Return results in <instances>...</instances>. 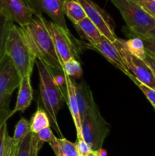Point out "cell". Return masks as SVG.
<instances>
[{
	"label": "cell",
	"mask_w": 155,
	"mask_h": 156,
	"mask_svg": "<svg viewBox=\"0 0 155 156\" xmlns=\"http://www.w3.org/2000/svg\"><path fill=\"white\" fill-rule=\"evenodd\" d=\"M30 132H31L30 127V122L24 117H21L19 121L15 126V132H14V136H12V138L14 139L15 141L20 143L23 139L27 136V135Z\"/></svg>",
	"instance_id": "cell-22"
},
{
	"label": "cell",
	"mask_w": 155,
	"mask_h": 156,
	"mask_svg": "<svg viewBox=\"0 0 155 156\" xmlns=\"http://www.w3.org/2000/svg\"><path fill=\"white\" fill-rule=\"evenodd\" d=\"M11 112L12 111H10L9 108H5L0 111V128L5 123H7V120L12 117Z\"/></svg>",
	"instance_id": "cell-33"
},
{
	"label": "cell",
	"mask_w": 155,
	"mask_h": 156,
	"mask_svg": "<svg viewBox=\"0 0 155 156\" xmlns=\"http://www.w3.org/2000/svg\"><path fill=\"white\" fill-rule=\"evenodd\" d=\"M65 77V85H66L67 92V102L69 108L70 113L72 117L74 126H75L76 132H77V140H82V132H81V117L80 111H79L78 104L77 98L75 94V86H74V81L70 76L63 73Z\"/></svg>",
	"instance_id": "cell-13"
},
{
	"label": "cell",
	"mask_w": 155,
	"mask_h": 156,
	"mask_svg": "<svg viewBox=\"0 0 155 156\" xmlns=\"http://www.w3.org/2000/svg\"><path fill=\"white\" fill-rule=\"evenodd\" d=\"M12 95H5L0 98V111L5 108H9V102L11 100Z\"/></svg>",
	"instance_id": "cell-35"
},
{
	"label": "cell",
	"mask_w": 155,
	"mask_h": 156,
	"mask_svg": "<svg viewBox=\"0 0 155 156\" xmlns=\"http://www.w3.org/2000/svg\"><path fill=\"white\" fill-rule=\"evenodd\" d=\"M63 73L70 77L80 79L83 75L81 66L78 59H71L63 65Z\"/></svg>",
	"instance_id": "cell-23"
},
{
	"label": "cell",
	"mask_w": 155,
	"mask_h": 156,
	"mask_svg": "<svg viewBox=\"0 0 155 156\" xmlns=\"http://www.w3.org/2000/svg\"><path fill=\"white\" fill-rule=\"evenodd\" d=\"M114 44L119 51L125 66L136 80L155 90V76L147 64L143 59L130 54L116 41H115Z\"/></svg>",
	"instance_id": "cell-8"
},
{
	"label": "cell",
	"mask_w": 155,
	"mask_h": 156,
	"mask_svg": "<svg viewBox=\"0 0 155 156\" xmlns=\"http://www.w3.org/2000/svg\"><path fill=\"white\" fill-rule=\"evenodd\" d=\"M115 41L119 43L130 54L144 60L146 56V51L144 49V42L141 38L133 37L128 41L117 38Z\"/></svg>",
	"instance_id": "cell-19"
},
{
	"label": "cell",
	"mask_w": 155,
	"mask_h": 156,
	"mask_svg": "<svg viewBox=\"0 0 155 156\" xmlns=\"http://www.w3.org/2000/svg\"><path fill=\"white\" fill-rule=\"evenodd\" d=\"M36 134V138H37V147L39 151L44 143H49L54 136V134L53 133V131L50 129V127H46L45 129H41L40 132Z\"/></svg>",
	"instance_id": "cell-25"
},
{
	"label": "cell",
	"mask_w": 155,
	"mask_h": 156,
	"mask_svg": "<svg viewBox=\"0 0 155 156\" xmlns=\"http://www.w3.org/2000/svg\"><path fill=\"white\" fill-rule=\"evenodd\" d=\"M74 26L79 36L83 40L88 41V44L95 45L101 41L103 35L95 24L88 17L74 24Z\"/></svg>",
	"instance_id": "cell-16"
},
{
	"label": "cell",
	"mask_w": 155,
	"mask_h": 156,
	"mask_svg": "<svg viewBox=\"0 0 155 156\" xmlns=\"http://www.w3.org/2000/svg\"><path fill=\"white\" fill-rule=\"evenodd\" d=\"M10 21L0 15V67L8 57L5 52V44Z\"/></svg>",
	"instance_id": "cell-21"
},
{
	"label": "cell",
	"mask_w": 155,
	"mask_h": 156,
	"mask_svg": "<svg viewBox=\"0 0 155 156\" xmlns=\"http://www.w3.org/2000/svg\"><path fill=\"white\" fill-rule=\"evenodd\" d=\"M122 16L128 30L135 37H144L155 26V19L140 6L137 0H110Z\"/></svg>",
	"instance_id": "cell-4"
},
{
	"label": "cell",
	"mask_w": 155,
	"mask_h": 156,
	"mask_svg": "<svg viewBox=\"0 0 155 156\" xmlns=\"http://www.w3.org/2000/svg\"><path fill=\"white\" fill-rule=\"evenodd\" d=\"M39 73L40 92L44 110L48 114L53 129L62 138V134L57 121V115L67 98L55 82L53 71L40 59H36Z\"/></svg>",
	"instance_id": "cell-2"
},
{
	"label": "cell",
	"mask_w": 155,
	"mask_h": 156,
	"mask_svg": "<svg viewBox=\"0 0 155 156\" xmlns=\"http://www.w3.org/2000/svg\"><path fill=\"white\" fill-rule=\"evenodd\" d=\"M0 15L22 27L33 20L34 14L25 0H0Z\"/></svg>",
	"instance_id": "cell-9"
},
{
	"label": "cell",
	"mask_w": 155,
	"mask_h": 156,
	"mask_svg": "<svg viewBox=\"0 0 155 156\" xmlns=\"http://www.w3.org/2000/svg\"><path fill=\"white\" fill-rule=\"evenodd\" d=\"M21 79L15 66L8 56L0 67V98L12 95V92L19 87Z\"/></svg>",
	"instance_id": "cell-12"
},
{
	"label": "cell",
	"mask_w": 155,
	"mask_h": 156,
	"mask_svg": "<svg viewBox=\"0 0 155 156\" xmlns=\"http://www.w3.org/2000/svg\"><path fill=\"white\" fill-rule=\"evenodd\" d=\"M144 42L146 53L155 58V41L145 38H141Z\"/></svg>",
	"instance_id": "cell-31"
},
{
	"label": "cell",
	"mask_w": 155,
	"mask_h": 156,
	"mask_svg": "<svg viewBox=\"0 0 155 156\" xmlns=\"http://www.w3.org/2000/svg\"><path fill=\"white\" fill-rule=\"evenodd\" d=\"M95 153L97 154V156H106V152L103 149L97 151V152H95Z\"/></svg>",
	"instance_id": "cell-37"
},
{
	"label": "cell",
	"mask_w": 155,
	"mask_h": 156,
	"mask_svg": "<svg viewBox=\"0 0 155 156\" xmlns=\"http://www.w3.org/2000/svg\"><path fill=\"white\" fill-rule=\"evenodd\" d=\"M132 82L140 88V90L142 91L143 94L145 95V97L147 98V100L150 101V103L151 104V105L153 106V109L155 110V90L152 89V88H149V87L140 83L138 80H136V79H134Z\"/></svg>",
	"instance_id": "cell-27"
},
{
	"label": "cell",
	"mask_w": 155,
	"mask_h": 156,
	"mask_svg": "<svg viewBox=\"0 0 155 156\" xmlns=\"http://www.w3.org/2000/svg\"><path fill=\"white\" fill-rule=\"evenodd\" d=\"M144 61L147 64L149 67L150 68V69L153 72V75L155 76V58L153 57L152 56L149 55L148 53H146V56L144 57Z\"/></svg>",
	"instance_id": "cell-34"
},
{
	"label": "cell",
	"mask_w": 155,
	"mask_h": 156,
	"mask_svg": "<svg viewBox=\"0 0 155 156\" xmlns=\"http://www.w3.org/2000/svg\"><path fill=\"white\" fill-rule=\"evenodd\" d=\"M74 86H75V94L78 104L79 111H80L81 117L82 118L84 114L89 110L96 106L97 104L94 101L91 88L84 81H82L79 83L74 82Z\"/></svg>",
	"instance_id": "cell-15"
},
{
	"label": "cell",
	"mask_w": 155,
	"mask_h": 156,
	"mask_svg": "<svg viewBox=\"0 0 155 156\" xmlns=\"http://www.w3.org/2000/svg\"><path fill=\"white\" fill-rule=\"evenodd\" d=\"M83 7L87 17L95 24L103 37L115 42V23L110 15L92 0H77Z\"/></svg>",
	"instance_id": "cell-7"
},
{
	"label": "cell",
	"mask_w": 155,
	"mask_h": 156,
	"mask_svg": "<svg viewBox=\"0 0 155 156\" xmlns=\"http://www.w3.org/2000/svg\"><path fill=\"white\" fill-rule=\"evenodd\" d=\"M44 24L53 40L55 50L63 69V65L71 59H79L81 46L69 30H65L53 21L43 18Z\"/></svg>",
	"instance_id": "cell-6"
},
{
	"label": "cell",
	"mask_w": 155,
	"mask_h": 156,
	"mask_svg": "<svg viewBox=\"0 0 155 156\" xmlns=\"http://www.w3.org/2000/svg\"><path fill=\"white\" fill-rule=\"evenodd\" d=\"M30 131L37 133L43 129L50 127V120L45 110L38 107L36 112L33 114L30 122Z\"/></svg>",
	"instance_id": "cell-20"
},
{
	"label": "cell",
	"mask_w": 155,
	"mask_h": 156,
	"mask_svg": "<svg viewBox=\"0 0 155 156\" xmlns=\"http://www.w3.org/2000/svg\"><path fill=\"white\" fill-rule=\"evenodd\" d=\"M64 12L73 24H77L87 18L83 7L77 0H65Z\"/></svg>",
	"instance_id": "cell-18"
},
{
	"label": "cell",
	"mask_w": 155,
	"mask_h": 156,
	"mask_svg": "<svg viewBox=\"0 0 155 156\" xmlns=\"http://www.w3.org/2000/svg\"><path fill=\"white\" fill-rule=\"evenodd\" d=\"M76 146H77L78 151L79 154L81 156H86L88 155L89 154L92 153L93 151L91 149V148L88 146L86 143V142L84 140H77L75 143Z\"/></svg>",
	"instance_id": "cell-29"
},
{
	"label": "cell",
	"mask_w": 155,
	"mask_h": 156,
	"mask_svg": "<svg viewBox=\"0 0 155 156\" xmlns=\"http://www.w3.org/2000/svg\"><path fill=\"white\" fill-rule=\"evenodd\" d=\"M139 38H145V39H150L155 41V26L145 35L144 37H141Z\"/></svg>",
	"instance_id": "cell-36"
},
{
	"label": "cell",
	"mask_w": 155,
	"mask_h": 156,
	"mask_svg": "<svg viewBox=\"0 0 155 156\" xmlns=\"http://www.w3.org/2000/svg\"><path fill=\"white\" fill-rule=\"evenodd\" d=\"M19 143L15 141L12 137L9 135L6 136L5 148L4 156H16Z\"/></svg>",
	"instance_id": "cell-26"
},
{
	"label": "cell",
	"mask_w": 155,
	"mask_h": 156,
	"mask_svg": "<svg viewBox=\"0 0 155 156\" xmlns=\"http://www.w3.org/2000/svg\"><path fill=\"white\" fill-rule=\"evenodd\" d=\"M5 52L20 77L31 75L36 58L30 50L21 27L12 21L9 25Z\"/></svg>",
	"instance_id": "cell-3"
},
{
	"label": "cell",
	"mask_w": 155,
	"mask_h": 156,
	"mask_svg": "<svg viewBox=\"0 0 155 156\" xmlns=\"http://www.w3.org/2000/svg\"><path fill=\"white\" fill-rule=\"evenodd\" d=\"M8 133L7 123H5L0 128V156H4L6 136Z\"/></svg>",
	"instance_id": "cell-30"
},
{
	"label": "cell",
	"mask_w": 155,
	"mask_h": 156,
	"mask_svg": "<svg viewBox=\"0 0 155 156\" xmlns=\"http://www.w3.org/2000/svg\"><path fill=\"white\" fill-rule=\"evenodd\" d=\"M141 8L155 19V0H137Z\"/></svg>",
	"instance_id": "cell-28"
},
{
	"label": "cell",
	"mask_w": 155,
	"mask_h": 156,
	"mask_svg": "<svg viewBox=\"0 0 155 156\" xmlns=\"http://www.w3.org/2000/svg\"><path fill=\"white\" fill-rule=\"evenodd\" d=\"M32 132H30L25 138L23 139L18 144L16 156H29L30 151Z\"/></svg>",
	"instance_id": "cell-24"
},
{
	"label": "cell",
	"mask_w": 155,
	"mask_h": 156,
	"mask_svg": "<svg viewBox=\"0 0 155 156\" xmlns=\"http://www.w3.org/2000/svg\"><path fill=\"white\" fill-rule=\"evenodd\" d=\"M81 132L83 140L93 152L102 149L103 142L109 133V125L101 115L97 105L81 118Z\"/></svg>",
	"instance_id": "cell-5"
},
{
	"label": "cell",
	"mask_w": 155,
	"mask_h": 156,
	"mask_svg": "<svg viewBox=\"0 0 155 156\" xmlns=\"http://www.w3.org/2000/svg\"><path fill=\"white\" fill-rule=\"evenodd\" d=\"M56 156H81L75 143H71L65 138L53 136L49 143Z\"/></svg>",
	"instance_id": "cell-17"
},
{
	"label": "cell",
	"mask_w": 155,
	"mask_h": 156,
	"mask_svg": "<svg viewBox=\"0 0 155 156\" xmlns=\"http://www.w3.org/2000/svg\"><path fill=\"white\" fill-rule=\"evenodd\" d=\"M83 46L86 47L87 48L95 50V51L100 53L112 65H113L115 68L120 70L122 73H124L132 81H133L135 79L133 76V75L128 70V69L125 66L122 60V58L119 51L116 46L115 45V44L113 42L109 41L107 38L103 36L102 37L101 41L97 44L91 45V44H88V43H84Z\"/></svg>",
	"instance_id": "cell-11"
},
{
	"label": "cell",
	"mask_w": 155,
	"mask_h": 156,
	"mask_svg": "<svg viewBox=\"0 0 155 156\" xmlns=\"http://www.w3.org/2000/svg\"><path fill=\"white\" fill-rule=\"evenodd\" d=\"M65 0H27V4L33 8V14H41L44 12L52 19V21L65 30L67 27L64 12Z\"/></svg>",
	"instance_id": "cell-10"
},
{
	"label": "cell",
	"mask_w": 155,
	"mask_h": 156,
	"mask_svg": "<svg viewBox=\"0 0 155 156\" xmlns=\"http://www.w3.org/2000/svg\"><path fill=\"white\" fill-rule=\"evenodd\" d=\"M43 18L42 14H34L33 20L29 24L20 27L36 59L42 61L52 71L63 73L62 66Z\"/></svg>",
	"instance_id": "cell-1"
},
{
	"label": "cell",
	"mask_w": 155,
	"mask_h": 156,
	"mask_svg": "<svg viewBox=\"0 0 155 156\" xmlns=\"http://www.w3.org/2000/svg\"><path fill=\"white\" fill-rule=\"evenodd\" d=\"M30 76L31 75H27L21 79L19 87H18L19 89H18L16 104L14 109L11 112L12 116L18 111L24 112L31 104L33 97V88L30 82Z\"/></svg>",
	"instance_id": "cell-14"
},
{
	"label": "cell",
	"mask_w": 155,
	"mask_h": 156,
	"mask_svg": "<svg viewBox=\"0 0 155 156\" xmlns=\"http://www.w3.org/2000/svg\"><path fill=\"white\" fill-rule=\"evenodd\" d=\"M25 2H27V1H26V0H25Z\"/></svg>",
	"instance_id": "cell-38"
},
{
	"label": "cell",
	"mask_w": 155,
	"mask_h": 156,
	"mask_svg": "<svg viewBox=\"0 0 155 156\" xmlns=\"http://www.w3.org/2000/svg\"><path fill=\"white\" fill-rule=\"evenodd\" d=\"M39 149L37 147V138L36 134L32 133L31 143H30V151L29 156H38Z\"/></svg>",
	"instance_id": "cell-32"
}]
</instances>
